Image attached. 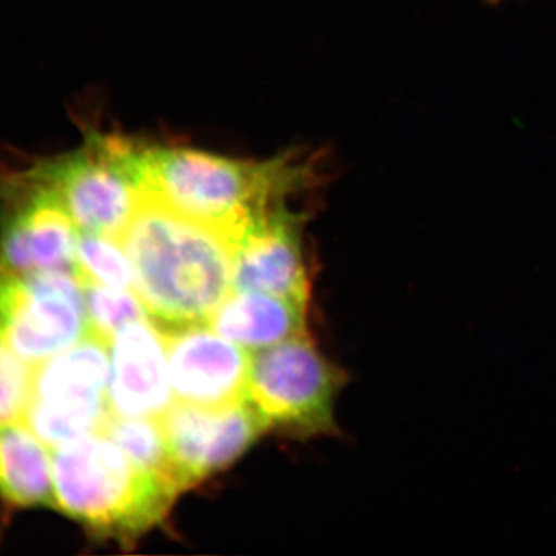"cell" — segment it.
Listing matches in <instances>:
<instances>
[{
	"label": "cell",
	"instance_id": "9a60e30c",
	"mask_svg": "<svg viewBox=\"0 0 556 556\" xmlns=\"http://www.w3.org/2000/svg\"><path fill=\"white\" fill-rule=\"evenodd\" d=\"M101 428L139 470L159 478L179 493L188 490L172 459L160 419L119 417L109 413Z\"/></svg>",
	"mask_w": 556,
	"mask_h": 556
},
{
	"label": "cell",
	"instance_id": "4fadbf2b",
	"mask_svg": "<svg viewBox=\"0 0 556 556\" xmlns=\"http://www.w3.org/2000/svg\"><path fill=\"white\" fill-rule=\"evenodd\" d=\"M308 306L258 291H236L208 318L207 325L244 350L262 351L306 334Z\"/></svg>",
	"mask_w": 556,
	"mask_h": 556
},
{
	"label": "cell",
	"instance_id": "277c9868",
	"mask_svg": "<svg viewBox=\"0 0 556 556\" xmlns=\"http://www.w3.org/2000/svg\"><path fill=\"white\" fill-rule=\"evenodd\" d=\"M35 166L79 232L119 239L144 200L138 149L123 139L90 137L75 152Z\"/></svg>",
	"mask_w": 556,
	"mask_h": 556
},
{
	"label": "cell",
	"instance_id": "3957f363",
	"mask_svg": "<svg viewBox=\"0 0 556 556\" xmlns=\"http://www.w3.org/2000/svg\"><path fill=\"white\" fill-rule=\"evenodd\" d=\"M178 495L135 467L102 428L54 450L51 506L100 535L134 540L159 525Z\"/></svg>",
	"mask_w": 556,
	"mask_h": 556
},
{
	"label": "cell",
	"instance_id": "9c48e42d",
	"mask_svg": "<svg viewBox=\"0 0 556 556\" xmlns=\"http://www.w3.org/2000/svg\"><path fill=\"white\" fill-rule=\"evenodd\" d=\"M160 420L172 459L188 489L229 467L270 426L249 399L218 408L179 402Z\"/></svg>",
	"mask_w": 556,
	"mask_h": 556
},
{
	"label": "cell",
	"instance_id": "5bb4252c",
	"mask_svg": "<svg viewBox=\"0 0 556 556\" xmlns=\"http://www.w3.org/2000/svg\"><path fill=\"white\" fill-rule=\"evenodd\" d=\"M0 496L16 507L51 504L53 456L22 422L0 426Z\"/></svg>",
	"mask_w": 556,
	"mask_h": 556
},
{
	"label": "cell",
	"instance_id": "52a82bcc",
	"mask_svg": "<svg viewBox=\"0 0 556 556\" xmlns=\"http://www.w3.org/2000/svg\"><path fill=\"white\" fill-rule=\"evenodd\" d=\"M343 380L305 334L254 354L248 399L269 424L320 433L334 426Z\"/></svg>",
	"mask_w": 556,
	"mask_h": 556
},
{
	"label": "cell",
	"instance_id": "ac0fdd59",
	"mask_svg": "<svg viewBox=\"0 0 556 556\" xmlns=\"http://www.w3.org/2000/svg\"><path fill=\"white\" fill-rule=\"evenodd\" d=\"M33 368L0 348V426L21 422L31 394Z\"/></svg>",
	"mask_w": 556,
	"mask_h": 556
},
{
	"label": "cell",
	"instance_id": "5b68a950",
	"mask_svg": "<svg viewBox=\"0 0 556 556\" xmlns=\"http://www.w3.org/2000/svg\"><path fill=\"white\" fill-rule=\"evenodd\" d=\"M86 336L84 285L75 273H0V348L35 368Z\"/></svg>",
	"mask_w": 556,
	"mask_h": 556
},
{
	"label": "cell",
	"instance_id": "6da1fadb",
	"mask_svg": "<svg viewBox=\"0 0 556 556\" xmlns=\"http://www.w3.org/2000/svg\"><path fill=\"white\" fill-rule=\"evenodd\" d=\"M119 241L135 292L163 327L207 324L232 292L233 244L152 197L144 195Z\"/></svg>",
	"mask_w": 556,
	"mask_h": 556
},
{
	"label": "cell",
	"instance_id": "8992f818",
	"mask_svg": "<svg viewBox=\"0 0 556 556\" xmlns=\"http://www.w3.org/2000/svg\"><path fill=\"white\" fill-rule=\"evenodd\" d=\"M109 346L89 334L33 368L30 401L21 422L49 447L67 444L104 424Z\"/></svg>",
	"mask_w": 556,
	"mask_h": 556
},
{
	"label": "cell",
	"instance_id": "2e32d148",
	"mask_svg": "<svg viewBox=\"0 0 556 556\" xmlns=\"http://www.w3.org/2000/svg\"><path fill=\"white\" fill-rule=\"evenodd\" d=\"M76 276L83 283L135 291L129 255L115 237L79 232Z\"/></svg>",
	"mask_w": 556,
	"mask_h": 556
},
{
	"label": "cell",
	"instance_id": "7c38bea8",
	"mask_svg": "<svg viewBox=\"0 0 556 556\" xmlns=\"http://www.w3.org/2000/svg\"><path fill=\"white\" fill-rule=\"evenodd\" d=\"M232 289L258 291L308 306L309 278L295 215L278 204L233 248Z\"/></svg>",
	"mask_w": 556,
	"mask_h": 556
},
{
	"label": "cell",
	"instance_id": "7a4b0ae2",
	"mask_svg": "<svg viewBox=\"0 0 556 556\" xmlns=\"http://www.w3.org/2000/svg\"><path fill=\"white\" fill-rule=\"evenodd\" d=\"M146 195L217 230L233 244L280 200L303 185L294 160L251 163L192 149H138Z\"/></svg>",
	"mask_w": 556,
	"mask_h": 556
},
{
	"label": "cell",
	"instance_id": "8fae6325",
	"mask_svg": "<svg viewBox=\"0 0 556 556\" xmlns=\"http://www.w3.org/2000/svg\"><path fill=\"white\" fill-rule=\"evenodd\" d=\"M108 407L119 417H163L172 407L169 358L163 328L137 320L110 343Z\"/></svg>",
	"mask_w": 556,
	"mask_h": 556
},
{
	"label": "cell",
	"instance_id": "e0dca14e",
	"mask_svg": "<svg viewBox=\"0 0 556 556\" xmlns=\"http://www.w3.org/2000/svg\"><path fill=\"white\" fill-rule=\"evenodd\" d=\"M84 285L89 334L112 343L116 332L131 321L146 320L148 309L137 292L127 289Z\"/></svg>",
	"mask_w": 556,
	"mask_h": 556
},
{
	"label": "cell",
	"instance_id": "30bf717a",
	"mask_svg": "<svg viewBox=\"0 0 556 556\" xmlns=\"http://www.w3.org/2000/svg\"><path fill=\"white\" fill-rule=\"evenodd\" d=\"M163 332L172 388L181 404L218 408L248 401L252 358L244 348L207 324L163 327Z\"/></svg>",
	"mask_w": 556,
	"mask_h": 556
},
{
	"label": "cell",
	"instance_id": "ba28073f",
	"mask_svg": "<svg viewBox=\"0 0 556 556\" xmlns=\"http://www.w3.org/2000/svg\"><path fill=\"white\" fill-rule=\"evenodd\" d=\"M0 273L14 276L76 274L79 229L36 166L2 185Z\"/></svg>",
	"mask_w": 556,
	"mask_h": 556
}]
</instances>
